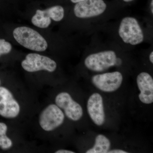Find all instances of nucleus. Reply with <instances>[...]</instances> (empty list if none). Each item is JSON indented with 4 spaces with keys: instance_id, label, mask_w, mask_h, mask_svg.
<instances>
[{
    "instance_id": "f257e3e1",
    "label": "nucleus",
    "mask_w": 153,
    "mask_h": 153,
    "mask_svg": "<svg viewBox=\"0 0 153 153\" xmlns=\"http://www.w3.org/2000/svg\"><path fill=\"white\" fill-rule=\"evenodd\" d=\"M100 29L109 33L114 41L126 51L152 38L151 30L145 27L139 19L130 15H121L114 23L107 22Z\"/></svg>"
},
{
    "instance_id": "20e7f679",
    "label": "nucleus",
    "mask_w": 153,
    "mask_h": 153,
    "mask_svg": "<svg viewBox=\"0 0 153 153\" xmlns=\"http://www.w3.org/2000/svg\"><path fill=\"white\" fill-rule=\"evenodd\" d=\"M15 40L25 48L37 52H44L48 44L43 36L32 28L26 27L16 28L13 32Z\"/></svg>"
},
{
    "instance_id": "6e6552de",
    "label": "nucleus",
    "mask_w": 153,
    "mask_h": 153,
    "mask_svg": "<svg viewBox=\"0 0 153 153\" xmlns=\"http://www.w3.org/2000/svg\"><path fill=\"white\" fill-rule=\"evenodd\" d=\"M58 107L64 111L66 116L70 120L77 121L83 116V109L79 103L74 101L70 94L62 92L57 94L55 99Z\"/></svg>"
},
{
    "instance_id": "6ab92c4d",
    "label": "nucleus",
    "mask_w": 153,
    "mask_h": 153,
    "mask_svg": "<svg viewBox=\"0 0 153 153\" xmlns=\"http://www.w3.org/2000/svg\"><path fill=\"white\" fill-rule=\"evenodd\" d=\"M150 52L149 53V59L150 62L151 64L153 65V49H151Z\"/></svg>"
},
{
    "instance_id": "412c9836",
    "label": "nucleus",
    "mask_w": 153,
    "mask_h": 153,
    "mask_svg": "<svg viewBox=\"0 0 153 153\" xmlns=\"http://www.w3.org/2000/svg\"><path fill=\"white\" fill-rule=\"evenodd\" d=\"M70 1L73 4H76V3L82 1H85V0H70Z\"/></svg>"
},
{
    "instance_id": "dca6fc26",
    "label": "nucleus",
    "mask_w": 153,
    "mask_h": 153,
    "mask_svg": "<svg viewBox=\"0 0 153 153\" xmlns=\"http://www.w3.org/2000/svg\"><path fill=\"white\" fill-rule=\"evenodd\" d=\"M12 140L6 135L0 136V146L3 149H7L12 147Z\"/></svg>"
},
{
    "instance_id": "ddd939ff",
    "label": "nucleus",
    "mask_w": 153,
    "mask_h": 153,
    "mask_svg": "<svg viewBox=\"0 0 153 153\" xmlns=\"http://www.w3.org/2000/svg\"><path fill=\"white\" fill-rule=\"evenodd\" d=\"M47 17L56 22L62 21L65 16V10L62 6L57 5L43 10Z\"/></svg>"
},
{
    "instance_id": "4468645a",
    "label": "nucleus",
    "mask_w": 153,
    "mask_h": 153,
    "mask_svg": "<svg viewBox=\"0 0 153 153\" xmlns=\"http://www.w3.org/2000/svg\"><path fill=\"white\" fill-rule=\"evenodd\" d=\"M31 21L33 25L40 28L48 27L52 22L51 19L44 14L43 10H36Z\"/></svg>"
},
{
    "instance_id": "1a4fd4ad",
    "label": "nucleus",
    "mask_w": 153,
    "mask_h": 153,
    "mask_svg": "<svg viewBox=\"0 0 153 153\" xmlns=\"http://www.w3.org/2000/svg\"><path fill=\"white\" fill-rule=\"evenodd\" d=\"M87 112L93 123L98 126L103 125L105 122L104 102L102 96L98 93L90 96L86 105Z\"/></svg>"
},
{
    "instance_id": "2eb2a0df",
    "label": "nucleus",
    "mask_w": 153,
    "mask_h": 153,
    "mask_svg": "<svg viewBox=\"0 0 153 153\" xmlns=\"http://www.w3.org/2000/svg\"><path fill=\"white\" fill-rule=\"evenodd\" d=\"M12 49L10 43L6 41L4 39H0V56L3 54H8Z\"/></svg>"
},
{
    "instance_id": "9d476101",
    "label": "nucleus",
    "mask_w": 153,
    "mask_h": 153,
    "mask_svg": "<svg viewBox=\"0 0 153 153\" xmlns=\"http://www.w3.org/2000/svg\"><path fill=\"white\" fill-rule=\"evenodd\" d=\"M20 106L8 89L0 87V115L7 118H14L19 115Z\"/></svg>"
},
{
    "instance_id": "f3484780",
    "label": "nucleus",
    "mask_w": 153,
    "mask_h": 153,
    "mask_svg": "<svg viewBox=\"0 0 153 153\" xmlns=\"http://www.w3.org/2000/svg\"><path fill=\"white\" fill-rule=\"evenodd\" d=\"M7 130V127L5 124L0 123V136L5 135Z\"/></svg>"
},
{
    "instance_id": "0eeeda50",
    "label": "nucleus",
    "mask_w": 153,
    "mask_h": 153,
    "mask_svg": "<svg viewBox=\"0 0 153 153\" xmlns=\"http://www.w3.org/2000/svg\"><path fill=\"white\" fill-rule=\"evenodd\" d=\"M65 116L56 105L50 104L41 112L39 117L41 127L47 131H52L63 123Z\"/></svg>"
},
{
    "instance_id": "423d86ee",
    "label": "nucleus",
    "mask_w": 153,
    "mask_h": 153,
    "mask_svg": "<svg viewBox=\"0 0 153 153\" xmlns=\"http://www.w3.org/2000/svg\"><path fill=\"white\" fill-rule=\"evenodd\" d=\"M22 66L28 72L46 70L52 72L56 70L57 65L55 61L49 57L37 53H30L22 61Z\"/></svg>"
},
{
    "instance_id": "a211bd4d",
    "label": "nucleus",
    "mask_w": 153,
    "mask_h": 153,
    "mask_svg": "<svg viewBox=\"0 0 153 153\" xmlns=\"http://www.w3.org/2000/svg\"><path fill=\"white\" fill-rule=\"evenodd\" d=\"M127 151L119 149H115L110 150L108 153H128Z\"/></svg>"
},
{
    "instance_id": "7ed1b4c3",
    "label": "nucleus",
    "mask_w": 153,
    "mask_h": 153,
    "mask_svg": "<svg viewBox=\"0 0 153 153\" xmlns=\"http://www.w3.org/2000/svg\"><path fill=\"white\" fill-rule=\"evenodd\" d=\"M73 13L84 26L86 32L97 30L102 25L122 14L111 12L104 0H85L76 3Z\"/></svg>"
},
{
    "instance_id": "aec40b11",
    "label": "nucleus",
    "mask_w": 153,
    "mask_h": 153,
    "mask_svg": "<svg viewBox=\"0 0 153 153\" xmlns=\"http://www.w3.org/2000/svg\"><path fill=\"white\" fill-rule=\"evenodd\" d=\"M56 153H74L75 152L73 151L61 149L56 151Z\"/></svg>"
},
{
    "instance_id": "39448f33",
    "label": "nucleus",
    "mask_w": 153,
    "mask_h": 153,
    "mask_svg": "<svg viewBox=\"0 0 153 153\" xmlns=\"http://www.w3.org/2000/svg\"><path fill=\"white\" fill-rule=\"evenodd\" d=\"M123 80V74L119 71L97 73L91 77V82L96 88L107 93L117 90Z\"/></svg>"
},
{
    "instance_id": "f8f14e48",
    "label": "nucleus",
    "mask_w": 153,
    "mask_h": 153,
    "mask_svg": "<svg viewBox=\"0 0 153 153\" xmlns=\"http://www.w3.org/2000/svg\"><path fill=\"white\" fill-rule=\"evenodd\" d=\"M111 143L108 138L99 134L95 137L94 145L86 151V153H108L110 150Z\"/></svg>"
},
{
    "instance_id": "f03ea898",
    "label": "nucleus",
    "mask_w": 153,
    "mask_h": 153,
    "mask_svg": "<svg viewBox=\"0 0 153 153\" xmlns=\"http://www.w3.org/2000/svg\"><path fill=\"white\" fill-rule=\"evenodd\" d=\"M83 63L94 73H103L114 67H120L127 56L126 51L114 41L109 43L92 42L87 48Z\"/></svg>"
},
{
    "instance_id": "4be33fe9",
    "label": "nucleus",
    "mask_w": 153,
    "mask_h": 153,
    "mask_svg": "<svg viewBox=\"0 0 153 153\" xmlns=\"http://www.w3.org/2000/svg\"><path fill=\"white\" fill-rule=\"evenodd\" d=\"M123 2H124L125 3H130L131 2L133 1H134V0H122Z\"/></svg>"
},
{
    "instance_id": "9b49d317",
    "label": "nucleus",
    "mask_w": 153,
    "mask_h": 153,
    "mask_svg": "<svg viewBox=\"0 0 153 153\" xmlns=\"http://www.w3.org/2000/svg\"><path fill=\"white\" fill-rule=\"evenodd\" d=\"M136 82L140 91L139 99L145 104H151L153 102V79L149 73L142 71L137 75Z\"/></svg>"
}]
</instances>
